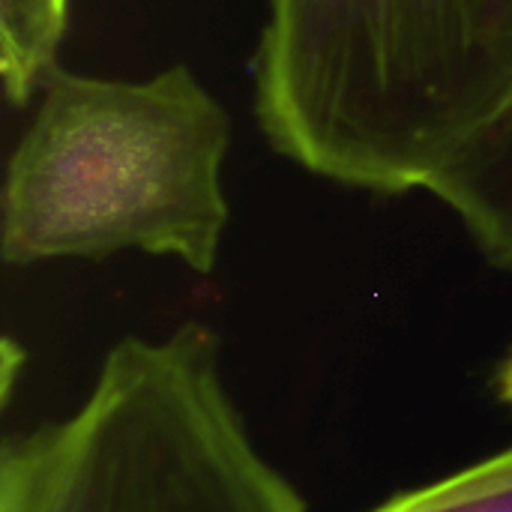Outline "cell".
Segmentation results:
<instances>
[{
  "instance_id": "obj_1",
  "label": "cell",
  "mask_w": 512,
  "mask_h": 512,
  "mask_svg": "<svg viewBox=\"0 0 512 512\" xmlns=\"http://www.w3.org/2000/svg\"><path fill=\"white\" fill-rule=\"evenodd\" d=\"M252 81L297 168L426 192L512 111V0H267Z\"/></svg>"
},
{
  "instance_id": "obj_2",
  "label": "cell",
  "mask_w": 512,
  "mask_h": 512,
  "mask_svg": "<svg viewBox=\"0 0 512 512\" xmlns=\"http://www.w3.org/2000/svg\"><path fill=\"white\" fill-rule=\"evenodd\" d=\"M228 147L225 105L183 63L138 81L57 63L6 162L0 255L33 267L132 249L207 276L231 219Z\"/></svg>"
},
{
  "instance_id": "obj_3",
  "label": "cell",
  "mask_w": 512,
  "mask_h": 512,
  "mask_svg": "<svg viewBox=\"0 0 512 512\" xmlns=\"http://www.w3.org/2000/svg\"><path fill=\"white\" fill-rule=\"evenodd\" d=\"M0 512H309L237 411L219 336H126L63 420L3 441Z\"/></svg>"
},
{
  "instance_id": "obj_4",
  "label": "cell",
  "mask_w": 512,
  "mask_h": 512,
  "mask_svg": "<svg viewBox=\"0 0 512 512\" xmlns=\"http://www.w3.org/2000/svg\"><path fill=\"white\" fill-rule=\"evenodd\" d=\"M426 192L465 225L492 267L512 273V111Z\"/></svg>"
},
{
  "instance_id": "obj_5",
  "label": "cell",
  "mask_w": 512,
  "mask_h": 512,
  "mask_svg": "<svg viewBox=\"0 0 512 512\" xmlns=\"http://www.w3.org/2000/svg\"><path fill=\"white\" fill-rule=\"evenodd\" d=\"M69 9L72 0H0V81L9 105L33 102L57 66Z\"/></svg>"
},
{
  "instance_id": "obj_6",
  "label": "cell",
  "mask_w": 512,
  "mask_h": 512,
  "mask_svg": "<svg viewBox=\"0 0 512 512\" xmlns=\"http://www.w3.org/2000/svg\"><path fill=\"white\" fill-rule=\"evenodd\" d=\"M372 512H512V450L405 492Z\"/></svg>"
},
{
  "instance_id": "obj_7",
  "label": "cell",
  "mask_w": 512,
  "mask_h": 512,
  "mask_svg": "<svg viewBox=\"0 0 512 512\" xmlns=\"http://www.w3.org/2000/svg\"><path fill=\"white\" fill-rule=\"evenodd\" d=\"M501 396H504V399L512 405V357L507 360L504 372H501Z\"/></svg>"
}]
</instances>
